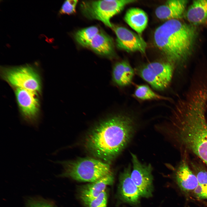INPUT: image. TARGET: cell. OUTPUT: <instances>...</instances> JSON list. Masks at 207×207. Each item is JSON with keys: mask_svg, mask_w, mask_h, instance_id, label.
Listing matches in <instances>:
<instances>
[{"mask_svg": "<svg viewBox=\"0 0 207 207\" xmlns=\"http://www.w3.org/2000/svg\"><path fill=\"white\" fill-rule=\"evenodd\" d=\"M133 169L131 178L137 187L141 197H151L154 190L152 168L150 164L141 163L137 156L131 153Z\"/></svg>", "mask_w": 207, "mask_h": 207, "instance_id": "obj_9", "label": "cell"}, {"mask_svg": "<svg viewBox=\"0 0 207 207\" xmlns=\"http://www.w3.org/2000/svg\"><path fill=\"white\" fill-rule=\"evenodd\" d=\"M175 179L180 189L186 193H193L198 185L197 177L185 158L182 160L177 168Z\"/></svg>", "mask_w": 207, "mask_h": 207, "instance_id": "obj_13", "label": "cell"}, {"mask_svg": "<svg viewBox=\"0 0 207 207\" xmlns=\"http://www.w3.org/2000/svg\"><path fill=\"white\" fill-rule=\"evenodd\" d=\"M15 93L24 123L35 128H38L40 120L37 93L20 88H16Z\"/></svg>", "mask_w": 207, "mask_h": 207, "instance_id": "obj_8", "label": "cell"}, {"mask_svg": "<svg viewBox=\"0 0 207 207\" xmlns=\"http://www.w3.org/2000/svg\"><path fill=\"white\" fill-rule=\"evenodd\" d=\"M124 19L126 23L139 34H141L145 29L148 22V16L145 12L136 7L128 9Z\"/></svg>", "mask_w": 207, "mask_h": 207, "instance_id": "obj_18", "label": "cell"}, {"mask_svg": "<svg viewBox=\"0 0 207 207\" xmlns=\"http://www.w3.org/2000/svg\"><path fill=\"white\" fill-rule=\"evenodd\" d=\"M133 95L136 98L142 100H168L167 97L156 93L145 85H137Z\"/></svg>", "mask_w": 207, "mask_h": 207, "instance_id": "obj_21", "label": "cell"}, {"mask_svg": "<svg viewBox=\"0 0 207 207\" xmlns=\"http://www.w3.org/2000/svg\"><path fill=\"white\" fill-rule=\"evenodd\" d=\"M78 1L68 0L64 1L59 12L60 14H71L76 12V7Z\"/></svg>", "mask_w": 207, "mask_h": 207, "instance_id": "obj_24", "label": "cell"}, {"mask_svg": "<svg viewBox=\"0 0 207 207\" xmlns=\"http://www.w3.org/2000/svg\"><path fill=\"white\" fill-rule=\"evenodd\" d=\"M134 74V69L128 62L121 61L116 63L113 67L112 80L118 86H126L131 83Z\"/></svg>", "mask_w": 207, "mask_h": 207, "instance_id": "obj_17", "label": "cell"}, {"mask_svg": "<svg viewBox=\"0 0 207 207\" xmlns=\"http://www.w3.org/2000/svg\"><path fill=\"white\" fill-rule=\"evenodd\" d=\"M134 0H103L84 1L80 4L81 11L85 16L90 19L100 21L111 28V19L122 11L127 5Z\"/></svg>", "mask_w": 207, "mask_h": 207, "instance_id": "obj_5", "label": "cell"}, {"mask_svg": "<svg viewBox=\"0 0 207 207\" xmlns=\"http://www.w3.org/2000/svg\"><path fill=\"white\" fill-rule=\"evenodd\" d=\"M114 180L113 174L80 186L78 191L81 200L83 201L97 197L106 190L107 186L112 185Z\"/></svg>", "mask_w": 207, "mask_h": 207, "instance_id": "obj_14", "label": "cell"}, {"mask_svg": "<svg viewBox=\"0 0 207 207\" xmlns=\"http://www.w3.org/2000/svg\"><path fill=\"white\" fill-rule=\"evenodd\" d=\"M197 35L195 26L179 20H171L156 29L154 41L168 62L182 63L191 55Z\"/></svg>", "mask_w": 207, "mask_h": 207, "instance_id": "obj_3", "label": "cell"}, {"mask_svg": "<svg viewBox=\"0 0 207 207\" xmlns=\"http://www.w3.org/2000/svg\"><path fill=\"white\" fill-rule=\"evenodd\" d=\"M107 199L105 190L94 198L82 202L86 207H107Z\"/></svg>", "mask_w": 207, "mask_h": 207, "instance_id": "obj_22", "label": "cell"}, {"mask_svg": "<svg viewBox=\"0 0 207 207\" xmlns=\"http://www.w3.org/2000/svg\"><path fill=\"white\" fill-rule=\"evenodd\" d=\"M100 31L96 26H89L77 31L74 35V38L81 46L88 47L93 39Z\"/></svg>", "mask_w": 207, "mask_h": 207, "instance_id": "obj_20", "label": "cell"}, {"mask_svg": "<svg viewBox=\"0 0 207 207\" xmlns=\"http://www.w3.org/2000/svg\"><path fill=\"white\" fill-rule=\"evenodd\" d=\"M191 164L198 181L194 195L199 199L207 200V170L195 162H192Z\"/></svg>", "mask_w": 207, "mask_h": 207, "instance_id": "obj_19", "label": "cell"}, {"mask_svg": "<svg viewBox=\"0 0 207 207\" xmlns=\"http://www.w3.org/2000/svg\"><path fill=\"white\" fill-rule=\"evenodd\" d=\"M184 16L190 24L195 26L207 23V0L193 1Z\"/></svg>", "mask_w": 207, "mask_h": 207, "instance_id": "obj_16", "label": "cell"}, {"mask_svg": "<svg viewBox=\"0 0 207 207\" xmlns=\"http://www.w3.org/2000/svg\"><path fill=\"white\" fill-rule=\"evenodd\" d=\"M88 47L96 53L106 57H112L115 53L112 39L101 31L93 37Z\"/></svg>", "mask_w": 207, "mask_h": 207, "instance_id": "obj_15", "label": "cell"}, {"mask_svg": "<svg viewBox=\"0 0 207 207\" xmlns=\"http://www.w3.org/2000/svg\"><path fill=\"white\" fill-rule=\"evenodd\" d=\"M3 78L16 88H20L39 92L41 84L38 73L32 66L26 65L2 67Z\"/></svg>", "mask_w": 207, "mask_h": 207, "instance_id": "obj_6", "label": "cell"}, {"mask_svg": "<svg viewBox=\"0 0 207 207\" xmlns=\"http://www.w3.org/2000/svg\"><path fill=\"white\" fill-rule=\"evenodd\" d=\"M173 66L169 62H154L138 68L136 73L154 89L164 90L172 78Z\"/></svg>", "mask_w": 207, "mask_h": 207, "instance_id": "obj_7", "label": "cell"}, {"mask_svg": "<svg viewBox=\"0 0 207 207\" xmlns=\"http://www.w3.org/2000/svg\"><path fill=\"white\" fill-rule=\"evenodd\" d=\"M175 109L171 120L172 132L182 147L207 166V94L199 92Z\"/></svg>", "mask_w": 207, "mask_h": 207, "instance_id": "obj_1", "label": "cell"}, {"mask_svg": "<svg viewBox=\"0 0 207 207\" xmlns=\"http://www.w3.org/2000/svg\"><path fill=\"white\" fill-rule=\"evenodd\" d=\"M25 207H55L50 200L39 197L28 198L26 200Z\"/></svg>", "mask_w": 207, "mask_h": 207, "instance_id": "obj_23", "label": "cell"}, {"mask_svg": "<svg viewBox=\"0 0 207 207\" xmlns=\"http://www.w3.org/2000/svg\"><path fill=\"white\" fill-rule=\"evenodd\" d=\"M131 166L129 164L119 176L118 192L119 198L122 201L133 205L139 203L141 197L139 191L131 176Z\"/></svg>", "mask_w": 207, "mask_h": 207, "instance_id": "obj_11", "label": "cell"}, {"mask_svg": "<svg viewBox=\"0 0 207 207\" xmlns=\"http://www.w3.org/2000/svg\"><path fill=\"white\" fill-rule=\"evenodd\" d=\"M134 130L129 116L119 114L99 123L85 140L87 150L99 159L108 162L115 158L129 143Z\"/></svg>", "mask_w": 207, "mask_h": 207, "instance_id": "obj_2", "label": "cell"}, {"mask_svg": "<svg viewBox=\"0 0 207 207\" xmlns=\"http://www.w3.org/2000/svg\"><path fill=\"white\" fill-rule=\"evenodd\" d=\"M112 28L116 37L117 47L128 52L145 53L147 44L139 35L125 27L112 24Z\"/></svg>", "mask_w": 207, "mask_h": 207, "instance_id": "obj_10", "label": "cell"}, {"mask_svg": "<svg viewBox=\"0 0 207 207\" xmlns=\"http://www.w3.org/2000/svg\"><path fill=\"white\" fill-rule=\"evenodd\" d=\"M57 163L61 164L63 168L60 177L78 181L92 182L113 174L108 163L92 158H80Z\"/></svg>", "mask_w": 207, "mask_h": 207, "instance_id": "obj_4", "label": "cell"}, {"mask_svg": "<svg viewBox=\"0 0 207 207\" xmlns=\"http://www.w3.org/2000/svg\"><path fill=\"white\" fill-rule=\"evenodd\" d=\"M188 1L186 0H168L157 7L155 14L158 19L166 21L179 20L184 16Z\"/></svg>", "mask_w": 207, "mask_h": 207, "instance_id": "obj_12", "label": "cell"}]
</instances>
